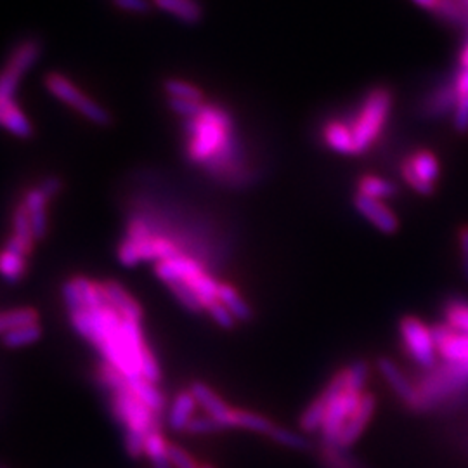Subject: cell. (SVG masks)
Masks as SVG:
<instances>
[{"label": "cell", "instance_id": "6da1fadb", "mask_svg": "<svg viewBox=\"0 0 468 468\" xmlns=\"http://www.w3.org/2000/svg\"><path fill=\"white\" fill-rule=\"evenodd\" d=\"M189 135L187 156L195 163L205 165L213 174H224L238 158L231 115L215 104H205L196 118L184 124Z\"/></svg>", "mask_w": 468, "mask_h": 468}, {"label": "cell", "instance_id": "4dcf8cb0", "mask_svg": "<svg viewBox=\"0 0 468 468\" xmlns=\"http://www.w3.org/2000/svg\"><path fill=\"white\" fill-rule=\"evenodd\" d=\"M163 89L165 92L172 98V100H186V101H204V92L200 87L178 80V78H169L163 82Z\"/></svg>", "mask_w": 468, "mask_h": 468}, {"label": "cell", "instance_id": "30bf717a", "mask_svg": "<svg viewBox=\"0 0 468 468\" xmlns=\"http://www.w3.org/2000/svg\"><path fill=\"white\" fill-rule=\"evenodd\" d=\"M378 371L384 377V380L389 384L390 389L397 394V397L408 404L412 410L421 412V399H420V392L415 387L408 377L401 371V368L394 361H390L387 358L378 360Z\"/></svg>", "mask_w": 468, "mask_h": 468}, {"label": "cell", "instance_id": "1f68e13d", "mask_svg": "<svg viewBox=\"0 0 468 468\" xmlns=\"http://www.w3.org/2000/svg\"><path fill=\"white\" fill-rule=\"evenodd\" d=\"M165 285L170 288V291L178 297V300L181 302L186 309H189L191 312L205 311V306L202 304L200 297L196 295V291H195L191 286L187 285L186 282H182V280H172V282H169V283H165Z\"/></svg>", "mask_w": 468, "mask_h": 468}, {"label": "cell", "instance_id": "e575fe53", "mask_svg": "<svg viewBox=\"0 0 468 468\" xmlns=\"http://www.w3.org/2000/svg\"><path fill=\"white\" fill-rule=\"evenodd\" d=\"M269 438L276 444L285 446L288 449H295V451H308V449H311V442L308 441L304 436H300V434H297V432H293V430H290L286 427H280V425L274 427V430L271 432Z\"/></svg>", "mask_w": 468, "mask_h": 468}, {"label": "cell", "instance_id": "4fadbf2b", "mask_svg": "<svg viewBox=\"0 0 468 468\" xmlns=\"http://www.w3.org/2000/svg\"><path fill=\"white\" fill-rule=\"evenodd\" d=\"M42 51H44V46L39 39H31V37L25 39L9 54L5 68H9L11 72L23 77L28 70H31L37 65V61L42 56Z\"/></svg>", "mask_w": 468, "mask_h": 468}, {"label": "cell", "instance_id": "8d00e7d4", "mask_svg": "<svg viewBox=\"0 0 468 468\" xmlns=\"http://www.w3.org/2000/svg\"><path fill=\"white\" fill-rule=\"evenodd\" d=\"M20 80L22 77L18 74L11 72L9 68H4L0 72V104L16 103L14 96H16Z\"/></svg>", "mask_w": 468, "mask_h": 468}, {"label": "cell", "instance_id": "7bdbcfd3", "mask_svg": "<svg viewBox=\"0 0 468 468\" xmlns=\"http://www.w3.org/2000/svg\"><path fill=\"white\" fill-rule=\"evenodd\" d=\"M169 106H170V109H174L178 115H181L186 120H189V118H196V117L202 113L205 103H204V101H186V100H172V98H170V100H169Z\"/></svg>", "mask_w": 468, "mask_h": 468}, {"label": "cell", "instance_id": "ab89813d", "mask_svg": "<svg viewBox=\"0 0 468 468\" xmlns=\"http://www.w3.org/2000/svg\"><path fill=\"white\" fill-rule=\"evenodd\" d=\"M169 460L172 468H200L198 462L187 453L184 451L181 446L169 442Z\"/></svg>", "mask_w": 468, "mask_h": 468}, {"label": "cell", "instance_id": "277c9868", "mask_svg": "<svg viewBox=\"0 0 468 468\" xmlns=\"http://www.w3.org/2000/svg\"><path fill=\"white\" fill-rule=\"evenodd\" d=\"M44 83L54 98L75 108L78 113H82L92 124H96V126L111 124V115L104 109L103 106H100L89 96L82 94V91L78 89L77 85L74 82H70L63 74L51 72L44 80Z\"/></svg>", "mask_w": 468, "mask_h": 468}, {"label": "cell", "instance_id": "f1b7e54d", "mask_svg": "<svg viewBox=\"0 0 468 468\" xmlns=\"http://www.w3.org/2000/svg\"><path fill=\"white\" fill-rule=\"evenodd\" d=\"M26 273V257L16 256L13 252H0V276L9 283H18Z\"/></svg>", "mask_w": 468, "mask_h": 468}, {"label": "cell", "instance_id": "74e56055", "mask_svg": "<svg viewBox=\"0 0 468 468\" xmlns=\"http://www.w3.org/2000/svg\"><path fill=\"white\" fill-rule=\"evenodd\" d=\"M139 369H141V375H143L148 382H152V384H155V386L160 382V378H161L160 368H158V363H156L155 356L152 354V351H150L148 347H144L143 352H141Z\"/></svg>", "mask_w": 468, "mask_h": 468}, {"label": "cell", "instance_id": "8992f818", "mask_svg": "<svg viewBox=\"0 0 468 468\" xmlns=\"http://www.w3.org/2000/svg\"><path fill=\"white\" fill-rule=\"evenodd\" d=\"M111 408L117 420L126 425L127 430L143 432L146 436L158 430L155 412H152L143 401H139L130 389L113 392Z\"/></svg>", "mask_w": 468, "mask_h": 468}, {"label": "cell", "instance_id": "bcb514c9", "mask_svg": "<svg viewBox=\"0 0 468 468\" xmlns=\"http://www.w3.org/2000/svg\"><path fill=\"white\" fill-rule=\"evenodd\" d=\"M146 434L143 432H135V430H127L126 434V447L132 458H139L144 455V446H146Z\"/></svg>", "mask_w": 468, "mask_h": 468}, {"label": "cell", "instance_id": "f6af8a7d", "mask_svg": "<svg viewBox=\"0 0 468 468\" xmlns=\"http://www.w3.org/2000/svg\"><path fill=\"white\" fill-rule=\"evenodd\" d=\"M453 124L458 132L462 134L468 132V94L458 96V101L453 111Z\"/></svg>", "mask_w": 468, "mask_h": 468}, {"label": "cell", "instance_id": "681fc988", "mask_svg": "<svg viewBox=\"0 0 468 468\" xmlns=\"http://www.w3.org/2000/svg\"><path fill=\"white\" fill-rule=\"evenodd\" d=\"M61 187H63V181L59 179V178H48V179H44V181L40 182V186H39V189L51 200L54 198L59 191H61Z\"/></svg>", "mask_w": 468, "mask_h": 468}, {"label": "cell", "instance_id": "44dd1931", "mask_svg": "<svg viewBox=\"0 0 468 468\" xmlns=\"http://www.w3.org/2000/svg\"><path fill=\"white\" fill-rule=\"evenodd\" d=\"M458 101V94L455 89V83L451 82L449 85H444L438 92H434L425 104H423V111L429 117H444L449 111H455V106Z\"/></svg>", "mask_w": 468, "mask_h": 468}, {"label": "cell", "instance_id": "9a60e30c", "mask_svg": "<svg viewBox=\"0 0 468 468\" xmlns=\"http://www.w3.org/2000/svg\"><path fill=\"white\" fill-rule=\"evenodd\" d=\"M103 286L104 290H106V295H108V300H109V306L115 311L118 312L124 319L141 323L143 309L126 291L124 286L117 283V282H106V283H103Z\"/></svg>", "mask_w": 468, "mask_h": 468}, {"label": "cell", "instance_id": "7a4b0ae2", "mask_svg": "<svg viewBox=\"0 0 468 468\" xmlns=\"http://www.w3.org/2000/svg\"><path fill=\"white\" fill-rule=\"evenodd\" d=\"M364 392L361 390L351 389L347 386L343 369L338 371L337 375L330 380V384L321 394V397L326 401V416L321 429L325 444L335 446L345 423L358 410Z\"/></svg>", "mask_w": 468, "mask_h": 468}, {"label": "cell", "instance_id": "4316f807", "mask_svg": "<svg viewBox=\"0 0 468 468\" xmlns=\"http://www.w3.org/2000/svg\"><path fill=\"white\" fill-rule=\"evenodd\" d=\"M144 455L152 460L153 468H172L169 460V442L165 441V438L158 430L146 438Z\"/></svg>", "mask_w": 468, "mask_h": 468}, {"label": "cell", "instance_id": "7c38bea8", "mask_svg": "<svg viewBox=\"0 0 468 468\" xmlns=\"http://www.w3.org/2000/svg\"><path fill=\"white\" fill-rule=\"evenodd\" d=\"M191 394L208 416L217 420L224 429L233 427V408L228 406L208 386L202 382H195L191 386Z\"/></svg>", "mask_w": 468, "mask_h": 468}, {"label": "cell", "instance_id": "52a82bcc", "mask_svg": "<svg viewBox=\"0 0 468 468\" xmlns=\"http://www.w3.org/2000/svg\"><path fill=\"white\" fill-rule=\"evenodd\" d=\"M401 174L406 184L420 195H430L441 174L438 156L430 152H416L401 165Z\"/></svg>", "mask_w": 468, "mask_h": 468}, {"label": "cell", "instance_id": "cb8c5ba5", "mask_svg": "<svg viewBox=\"0 0 468 468\" xmlns=\"http://www.w3.org/2000/svg\"><path fill=\"white\" fill-rule=\"evenodd\" d=\"M233 427L234 429L252 430V432L264 434V436H271L276 423L273 420L265 418V416L259 415V413H252V412H245V410H234Z\"/></svg>", "mask_w": 468, "mask_h": 468}, {"label": "cell", "instance_id": "2e32d148", "mask_svg": "<svg viewBox=\"0 0 468 468\" xmlns=\"http://www.w3.org/2000/svg\"><path fill=\"white\" fill-rule=\"evenodd\" d=\"M156 7L176 16L186 25H198L204 20V7L198 0H153Z\"/></svg>", "mask_w": 468, "mask_h": 468}, {"label": "cell", "instance_id": "f5cc1de1", "mask_svg": "<svg viewBox=\"0 0 468 468\" xmlns=\"http://www.w3.org/2000/svg\"><path fill=\"white\" fill-rule=\"evenodd\" d=\"M456 2H458V4H460V5H462V9H464V11H465V13H467V16H468V0H456Z\"/></svg>", "mask_w": 468, "mask_h": 468}, {"label": "cell", "instance_id": "f907efd6", "mask_svg": "<svg viewBox=\"0 0 468 468\" xmlns=\"http://www.w3.org/2000/svg\"><path fill=\"white\" fill-rule=\"evenodd\" d=\"M453 83H455V89H456V94H458V96L468 94V66H462V68H460V72L456 74Z\"/></svg>", "mask_w": 468, "mask_h": 468}, {"label": "cell", "instance_id": "3957f363", "mask_svg": "<svg viewBox=\"0 0 468 468\" xmlns=\"http://www.w3.org/2000/svg\"><path fill=\"white\" fill-rule=\"evenodd\" d=\"M390 109H392V94L389 89L377 87L371 92H368L354 122L349 124L354 135L356 155L368 152L380 137L382 130L389 120Z\"/></svg>", "mask_w": 468, "mask_h": 468}, {"label": "cell", "instance_id": "ffe728a7", "mask_svg": "<svg viewBox=\"0 0 468 468\" xmlns=\"http://www.w3.org/2000/svg\"><path fill=\"white\" fill-rule=\"evenodd\" d=\"M0 127L18 137H31L33 127L16 103L0 104Z\"/></svg>", "mask_w": 468, "mask_h": 468}, {"label": "cell", "instance_id": "60d3db41", "mask_svg": "<svg viewBox=\"0 0 468 468\" xmlns=\"http://www.w3.org/2000/svg\"><path fill=\"white\" fill-rule=\"evenodd\" d=\"M205 311L210 314V317H212L219 326H222V328H226V330L233 328L234 323H236L233 314L228 311V308H226L221 300H213L212 304H208Z\"/></svg>", "mask_w": 468, "mask_h": 468}, {"label": "cell", "instance_id": "f546056e", "mask_svg": "<svg viewBox=\"0 0 468 468\" xmlns=\"http://www.w3.org/2000/svg\"><path fill=\"white\" fill-rule=\"evenodd\" d=\"M321 465L323 468H364L347 453V449H340L330 444H325L321 449Z\"/></svg>", "mask_w": 468, "mask_h": 468}, {"label": "cell", "instance_id": "83f0119b", "mask_svg": "<svg viewBox=\"0 0 468 468\" xmlns=\"http://www.w3.org/2000/svg\"><path fill=\"white\" fill-rule=\"evenodd\" d=\"M325 416H326V401L319 395L317 399L312 401L300 416V429L306 434L321 432L323 423H325Z\"/></svg>", "mask_w": 468, "mask_h": 468}, {"label": "cell", "instance_id": "b9f144b4", "mask_svg": "<svg viewBox=\"0 0 468 468\" xmlns=\"http://www.w3.org/2000/svg\"><path fill=\"white\" fill-rule=\"evenodd\" d=\"M153 250H155V260L158 259V262L181 257L179 248L163 236H153Z\"/></svg>", "mask_w": 468, "mask_h": 468}, {"label": "cell", "instance_id": "484cf974", "mask_svg": "<svg viewBox=\"0 0 468 468\" xmlns=\"http://www.w3.org/2000/svg\"><path fill=\"white\" fill-rule=\"evenodd\" d=\"M39 323V312L31 308H23V309H13V311L0 312V335L28 326V325H35Z\"/></svg>", "mask_w": 468, "mask_h": 468}, {"label": "cell", "instance_id": "9c48e42d", "mask_svg": "<svg viewBox=\"0 0 468 468\" xmlns=\"http://www.w3.org/2000/svg\"><path fill=\"white\" fill-rule=\"evenodd\" d=\"M375 410H377V397L371 392H364L363 399H361L358 410L352 413L349 421L345 423L335 446L340 449H349L351 446H354L356 442L360 441L368 423L371 421V418L375 415Z\"/></svg>", "mask_w": 468, "mask_h": 468}, {"label": "cell", "instance_id": "c3c4849f", "mask_svg": "<svg viewBox=\"0 0 468 468\" xmlns=\"http://www.w3.org/2000/svg\"><path fill=\"white\" fill-rule=\"evenodd\" d=\"M458 245H460V262H462V273L468 282V226H464L458 233Z\"/></svg>", "mask_w": 468, "mask_h": 468}, {"label": "cell", "instance_id": "d590c367", "mask_svg": "<svg viewBox=\"0 0 468 468\" xmlns=\"http://www.w3.org/2000/svg\"><path fill=\"white\" fill-rule=\"evenodd\" d=\"M444 316H446V325L451 330L468 335V304H465V302H451L446 308Z\"/></svg>", "mask_w": 468, "mask_h": 468}, {"label": "cell", "instance_id": "5bb4252c", "mask_svg": "<svg viewBox=\"0 0 468 468\" xmlns=\"http://www.w3.org/2000/svg\"><path fill=\"white\" fill-rule=\"evenodd\" d=\"M48 202H49V198L39 187L26 191L23 205L30 213V222H31V231H33L35 241L44 239L48 234V210H46Z\"/></svg>", "mask_w": 468, "mask_h": 468}, {"label": "cell", "instance_id": "ba28073f", "mask_svg": "<svg viewBox=\"0 0 468 468\" xmlns=\"http://www.w3.org/2000/svg\"><path fill=\"white\" fill-rule=\"evenodd\" d=\"M432 330L439 356L447 366L468 378V335L451 330L447 325H439Z\"/></svg>", "mask_w": 468, "mask_h": 468}, {"label": "cell", "instance_id": "ac0fdd59", "mask_svg": "<svg viewBox=\"0 0 468 468\" xmlns=\"http://www.w3.org/2000/svg\"><path fill=\"white\" fill-rule=\"evenodd\" d=\"M418 7L434 13L451 25L467 26V13L456 0H412Z\"/></svg>", "mask_w": 468, "mask_h": 468}, {"label": "cell", "instance_id": "5b68a950", "mask_svg": "<svg viewBox=\"0 0 468 468\" xmlns=\"http://www.w3.org/2000/svg\"><path fill=\"white\" fill-rule=\"evenodd\" d=\"M399 334L403 338L404 349L418 366L427 369L436 366L439 352H438V343L432 328H429L418 317L406 316L399 323Z\"/></svg>", "mask_w": 468, "mask_h": 468}, {"label": "cell", "instance_id": "7402d4cb", "mask_svg": "<svg viewBox=\"0 0 468 468\" xmlns=\"http://www.w3.org/2000/svg\"><path fill=\"white\" fill-rule=\"evenodd\" d=\"M129 389L134 392V395L143 401L152 412L161 413L165 408V397L160 390L156 389L155 384L148 382L144 377H135L130 378Z\"/></svg>", "mask_w": 468, "mask_h": 468}, {"label": "cell", "instance_id": "d6a6232c", "mask_svg": "<svg viewBox=\"0 0 468 468\" xmlns=\"http://www.w3.org/2000/svg\"><path fill=\"white\" fill-rule=\"evenodd\" d=\"M40 337H42V328L39 323H35V325H28V326H22V328L4 334L2 342L7 347H23V345L35 343Z\"/></svg>", "mask_w": 468, "mask_h": 468}, {"label": "cell", "instance_id": "603a6c76", "mask_svg": "<svg viewBox=\"0 0 468 468\" xmlns=\"http://www.w3.org/2000/svg\"><path fill=\"white\" fill-rule=\"evenodd\" d=\"M228 311L231 312L236 321H250L254 312L250 309V306L247 304V300L238 293V290L234 286L222 283L219 288V299Z\"/></svg>", "mask_w": 468, "mask_h": 468}, {"label": "cell", "instance_id": "ee69618b", "mask_svg": "<svg viewBox=\"0 0 468 468\" xmlns=\"http://www.w3.org/2000/svg\"><path fill=\"white\" fill-rule=\"evenodd\" d=\"M118 260L126 265V267H134L141 262V254H139V247L134 239L126 238L118 248Z\"/></svg>", "mask_w": 468, "mask_h": 468}, {"label": "cell", "instance_id": "8fae6325", "mask_svg": "<svg viewBox=\"0 0 468 468\" xmlns=\"http://www.w3.org/2000/svg\"><path fill=\"white\" fill-rule=\"evenodd\" d=\"M354 207L378 231L386 234H392L397 231L399 219L394 213V210L384 204V200H375V198H369V196H364V195L358 193L354 196Z\"/></svg>", "mask_w": 468, "mask_h": 468}, {"label": "cell", "instance_id": "d6986e66", "mask_svg": "<svg viewBox=\"0 0 468 468\" xmlns=\"http://www.w3.org/2000/svg\"><path fill=\"white\" fill-rule=\"evenodd\" d=\"M196 399L195 395L189 392H181L172 406H170V413H169V425L172 430L181 432L186 430V427L189 425V421L195 418V410H196Z\"/></svg>", "mask_w": 468, "mask_h": 468}, {"label": "cell", "instance_id": "836d02e7", "mask_svg": "<svg viewBox=\"0 0 468 468\" xmlns=\"http://www.w3.org/2000/svg\"><path fill=\"white\" fill-rule=\"evenodd\" d=\"M13 224H14V238L22 241V245L25 247L28 252H31L35 238H33V231H31V222H30V213L26 210L25 205L14 210V217H13Z\"/></svg>", "mask_w": 468, "mask_h": 468}, {"label": "cell", "instance_id": "d4e9b609", "mask_svg": "<svg viewBox=\"0 0 468 468\" xmlns=\"http://www.w3.org/2000/svg\"><path fill=\"white\" fill-rule=\"evenodd\" d=\"M358 193L375 200H387L397 193V186L378 176H363L358 182Z\"/></svg>", "mask_w": 468, "mask_h": 468}, {"label": "cell", "instance_id": "f35d334b", "mask_svg": "<svg viewBox=\"0 0 468 468\" xmlns=\"http://www.w3.org/2000/svg\"><path fill=\"white\" fill-rule=\"evenodd\" d=\"M224 427L217 420H213L212 416H195L189 421V425L186 427V432H189V434H213V432H219Z\"/></svg>", "mask_w": 468, "mask_h": 468}, {"label": "cell", "instance_id": "db71d44e", "mask_svg": "<svg viewBox=\"0 0 468 468\" xmlns=\"http://www.w3.org/2000/svg\"><path fill=\"white\" fill-rule=\"evenodd\" d=\"M200 468H213V467H210V465H202V467Z\"/></svg>", "mask_w": 468, "mask_h": 468}, {"label": "cell", "instance_id": "e0dca14e", "mask_svg": "<svg viewBox=\"0 0 468 468\" xmlns=\"http://www.w3.org/2000/svg\"><path fill=\"white\" fill-rule=\"evenodd\" d=\"M325 143L328 144L330 150L337 152L340 155H356V144H354V135L349 124L343 122H328L323 130Z\"/></svg>", "mask_w": 468, "mask_h": 468}, {"label": "cell", "instance_id": "816d5d0a", "mask_svg": "<svg viewBox=\"0 0 468 468\" xmlns=\"http://www.w3.org/2000/svg\"><path fill=\"white\" fill-rule=\"evenodd\" d=\"M460 65L468 66V40L467 44L464 46V49H462V54H460Z\"/></svg>", "mask_w": 468, "mask_h": 468}, {"label": "cell", "instance_id": "7dc6e473", "mask_svg": "<svg viewBox=\"0 0 468 468\" xmlns=\"http://www.w3.org/2000/svg\"><path fill=\"white\" fill-rule=\"evenodd\" d=\"M118 9L132 14H146L152 11V4L148 0H111Z\"/></svg>", "mask_w": 468, "mask_h": 468}]
</instances>
